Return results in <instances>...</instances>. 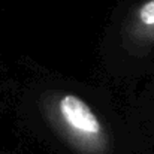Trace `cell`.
<instances>
[{
    "instance_id": "obj_1",
    "label": "cell",
    "mask_w": 154,
    "mask_h": 154,
    "mask_svg": "<svg viewBox=\"0 0 154 154\" xmlns=\"http://www.w3.org/2000/svg\"><path fill=\"white\" fill-rule=\"evenodd\" d=\"M54 127L70 147L82 154H108L109 133L91 106L73 93H60L50 103Z\"/></svg>"
},
{
    "instance_id": "obj_2",
    "label": "cell",
    "mask_w": 154,
    "mask_h": 154,
    "mask_svg": "<svg viewBox=\"0 0 154 154\" xmlns=\"http://www.w3.org/2000/svg\"><path fill=\"white\" fill-rule=\"evenodd\" d=\"M126 44L136 54H147L154 47V0L142 2L130 15Z\"/></svg>"
}]
</instances>
